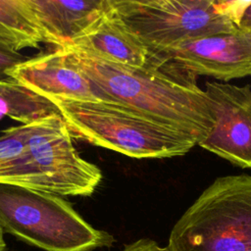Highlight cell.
<instances>
[{
  "instance_id": "6da1fadb",
  "label": "cell",
  "mask_w": 251,
  "mask_h": 251,
  "mask_svg": "<svg viewBox=\"0 0 251 251\" xmlns=\"http://www.w3.org/2000/svg\"><path fill=\"white\" fill-rule=\"evenodd\" d=\"M61 48L68 61L93 84L99 101L132 109L160 124L188 134L198 143L215 126L210 100L193 75L166 63L134 68L75 49Z\"/></svg>"
},
{
  "instance_id": "7a4b0ae2",
  "label": "cell",
  "mask_w": 251,
  "mask_h": 251,
  "mask_svg": "<svg viewBox=\"0 0 251 251\" xmlns=\"http://www.w3.org/2000/svg\"><path fill=\"white\" fill-rule=\"evenodd\" d=\"M73 138L135 159L183 156L197 139L125 106L103 101L49 98Z\"/></svg>"
},
{
  "instance_id": "3957f363",
  "label": "cell",
  "mask_w": 251,
  "mask_h": 251,
  "mask_svg": "<svg viewBox=\"0 0 251 251\" xmlns=\"http://www.w3.org/2000/svg\"><path fill=\"white\" fill-rule=\"evenodd\" d=\"M4 232L45 251H93L111 247L112 234L88 224L62 196L0 183Z\"/></svg>"
},
{
  "instance_id": "277c9868",
  "label": "cell",
  "mask_w": 251,
  "mask_h": 251,
  "mask_svg": "<svg viewBox=\"0 0 251 251\" xmlns=\"http://www.w3.org/2000/svg\"><path fill=\"white\" fill-rule=\"evenodd\" d=\"M101 179V170L77 153L61 115L33 123L25 150L0 168V183L60 196H89Z\"/></svg>"
},
{
  "instance_id": "5b68a950",
  "label": "cell",
  "mask_w": 251,
  "mask_h": 251,
  "mask_svg": "<svg viewBox=\"0 0 251 251\" xmlns=\"http://www.w3.org/2000/svg\"><path fill=\"white\" fill-rule=\"evenodd\" d=\"M170 251H251V176L217 177L173 226Z\"/></svg>"
},
{
  "instance_id": "8992f818",
  "label": "cell",
  "mask_w": 251,
  "mask_h": 251,
  "mask_svg": "<svg viewBox=\"0 0 251 251\" xmlns=\"http://www.w3.org/2000/svg\"><path fill=\"white\" fill-rule=\"evenodd\" d=\"M231 4L216 0H108L110 9L149 56L199 37L239 30Z\"/></svg>"
},
{
  "instance_id": "52a82bcc",
  "label": "cell",
  "mask_w": 251,
  "mask_h": 251,
  "mask_svg": "<svg viewBox=\"0 0 251 251\" xmlns=\"http://www.w3.org/2000/svg\"><path fill=\"white\" fill-rule=\"evenodd\" d=\"M148 62L166 63L181 72L221 80L251 75V34L240 30L183 42L150 55Z\"/></svg>"
},
{
  "instance_id": "ba28073f",
  "label": "cell",
  "mask_w": 251,
  "mask_h": 251,
  "mask_svg": "<svg viewBox=\"0 0 251 251\" xmlns=\"http://www.w3.org/2000/svg\"><path fill=\"white\" fill-rule=\"evenodd\" d=\"M205 86L215 126L198 145L237 167L251 169V85L207 81Z\"/></svg>"
},
{
  "instance_id": "9c48e42d",
  "label": "cell",
  "mask_w": 251,
  "mask_h": 251,
  "mask_svg": "<svg viewBox=\"0 0 251 251\" xmlns=\"http://www.w3.org/2000/svg\"><path fill=\"white\" fill-rule=\"evenodd\" d=\"M46 98L99 101L91 81L67 59L61 48L29 58L9 74Z\"/></svg>"
},
{
  "instance_id": "30bf717a",
  "label": "cell",
  "mask_w": 251,
  "mask_h": 251,
  "mask_svg": "<svg viewBox=\"0 0 251 251\" xmlns=\"http://www.w3.org/2000/svg\"><path fill=\"white\" fill-rule=\"evenodd\" d=\"M68 46L117 64L134 68L148 65L147 49L114 14L108 0L104 11Z\"/></svg>"
},
{
  "instance_id": "8fae6325",
  "label": "cell",
  "mask_w": 251,
  "mask_h": 251,
  "mask_svg": "<svg viewBox=\"0 0 251 251\" xmlns=\"http://www.w3.org/2000/svg\"><path fill=\"white\" fill-rule=\"evenodd\" d=\"M47 44H68L106 8L107 0H25Z\"/></svg>"
},
{
  "instance_id": "7c38bea8",
  "label": "cell",
  "mask_w": 251,
  "mask_h": 251,
  "mask_svg": "<svg viewBox=\"0 0 251 251\" xmlns=\"http://www.w3.org/2000/svg\"><path fill=\"white\" fill-rule=\"evenodd\" d=\"M61 115L50 99L30 90L15 78L0 79V117L7 116L23 125Z\"/></svg>"
},
{
  "instance_id": "4fadbf2b",
  "label": "cell",
  "mask_w": 251,
  "mask_h": 251,
  "mask_svg": "<svg viewBox=\"0 0 251 251\" xmlns=\"http://www.w3.org/2000/svg\"><path fill=\"white\" fill-rule=\"evenodd\" d=\"M0 40L18 51L47 43L25 0H0Z\"/></svg>"
},
{
  "instance_id": "5bb4252c",
  "label": "cell",
  "mask_w": 251,
  "mask_h": 251,
  "mask_svg": "<svg viewBox=\"0 0 251 251\" xmlns=\"http://www.w3.org/2000/svg\"><path fill=\"white\" fill-rule=\"evenodd\" d=\"M32 124L9 127L0 135V168L20 156L28 143Z\"/></svg>"
},
{
  "instance_id": "9a60e30c",
  "label": "cell",
  "mask_w": 251,
  "mask_h": 251,
  "mask_svg": "<svg viewBox=\"0 0 251 251\" xmlns=\"http://www.w3.org/2000/svg\"><path fill=\"white\" fill-rule=\"evenodd\" d=\"M28 59L10 44L0 40V79L8 77L15 67Z\"/></svg>"
},
{
  "instance_id": "2e32d148",
  "label": "cell",
  "mask_w": 251,
  "mask_h": 251,
  "mask_svg": "<svg viewBox=\"0 0 251 251\" xmlns=\"http://www.w3.org/2000/svg\"><path fill=\"white\" fill-rule=\"evenodd\" d=\"M231 11L237 28L251 34V1H232Z\"/></svg>"
},
{
  "instance_id": "e0dca14e",
  "label": "cell",
  "mask_w": 251,
  "mask_h": 251,
  "mask_svg": "<svg viewBox=\"0 0 251 251\" xmlns=\"http://www.w3.org/2000/svg\"><path fill=\"white\" fill-rule=\"evenodd\" d=\"M122 251H170L169 248L160 246L156 241L149 238H141L125 245Z\"/></svg>"
},
{
  "instance_id": "ac0fdd59",
  "label": "cell",
  "mask_w": 251,
  "mask_h": 251,
  "mask_svg": "<svg viewBox=\"0 0 251 251\" xmlns=\"http://www.w3.org/2000/svg\"><path fill=\"white\" fill-rule=\"evenodd\" d=\"M6 247V242L4 240V231L0 226V251H4Z\"/></svg>"
}]
</instances>
